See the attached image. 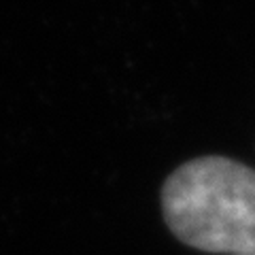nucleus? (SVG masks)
Masks as SVG:
<instances>
[{
  "label": "nucleus",
  "instance_id": "nucleus-1",
  "mask_svg": "<svg viewBox=\"0 0 255 255\" xmlns=\"http://www.w3.org/2000/svg\"><path fill=\"white\" fill-rule=\"evenodd\" d=\"M162 213L183 245L219 255H255V170L223 155L181 164L162 187Z\"/></svg>",
  "mask_w": 255,
  "mask_h": 255
}]
</instances>
